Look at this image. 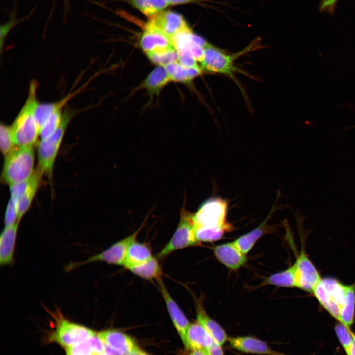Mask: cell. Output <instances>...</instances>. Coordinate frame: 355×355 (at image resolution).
I'll use <instances>...</instances> for the list:
<instances>
[{
    "instance_id": "obj_29",
    "label": "cell",
    "mask_w": 355,
    "mask_h": 355,
    "mask_svg": "<svg viewBox=\"0 0 355 355\" xmlns=\"http://www.w3.org/2000/svg\"><path fill=\"white\" fill-rule=\"evenodd\" d=\"M355 310V286L349 285L346 298L340 311V322L350 329L353 323Z\"/></svg>"
},
{
    "instance_id": "obj_41",
    "label": "cell",
    "mask_w": 355,
    "mask_h": 355,
    "mask_svg": "<svg viewBox=\"0 0 355 355\" xmlns=\"http://www.w3.org/2000/svg\"><path fill=\"white\" fill-rule=\"evenodd\" d=\"M125 355H150L148 354L146 352L142 350V349L139 348L138 347H137L132 352H131L130 353H129L127 354H126Z\"/></svg>"
},
{
    "instance_id": "obj_43",
    "label": "cell",
    "mask_w": 355,
    "mask_h": 355,
    "mask_svg": "<svg viewBox=\"0 0 355 355\" xmlns=\"http://www.w3.org/2000/svg\"><path fill=\"white\" fill-rule=\"evenodd\" d=\"M190 355H208L207 354L202 351L194 350L191 351Z\"/></svg>"
},
{
    "instance_id": "obj_1",
    "label": "cell",
    "mask_w": 355,
    "mask_h": 355,
    "mask_svg": "<svg viewBox=\"0 0 355 355\" xmlns=\"http://www.w3.org/2000/svg\"><path fill=\"white\" fill-rule=\"evenodd\" d=\"M227 209V201L219 197H211L201 204L193 215L199 242L217 241L233 230V226L226 220Z\"/></svg>"
},
{
    "instance_id": "obj_7",
    "label": "cell",
    "mask_w": 355,
    "mask_h": 355,
    "mask_svg": "<svg viewBox=\"0 0 355 355\" xmlns=\"http://www.w3.org/2000/svg\"><path fill=\"white\" fill-rule=\"evenodd\" d=\"M50 314L55 321L56 327L50 340L65 348L87 340L95 333L86 327L71 322L59 309Z\"/></svg>"
},
{
    "instance_id": "obj_20",
    "label": "cell",
    "mask_w": 355,
    "mask_h": 355,
    "mask_svg": "<svg viewBox=\"0 0 355 355\" xmlns=\"http://www.w3.org/2000/svg\"><path fill=\"white\" fill-rule=\"evenodd\" d=\"M213 341L206 329L197 321L190 323L186 333L185 346L191 351L206 352Z\"/></svg>"
},
{
    "instance_id": "obj_15",
    "label": "cell",
    "mask_w": 355,
    "mask_h": 355,
    "mask_svg": "<svg viewBox=\"0 0 355 355\" xmlns=\"http://www.w3.org/2000/svg\"><path fill=\"white\" fill-rule=\"evenodd\" d=\"M231 347L240 352L266 355H287L272 350L266 342L252 336L229 337Z\"/></svg>"
},
{
    "instance_id": "obj_18",
    "label": "cell",
    "mask_w": 355,
    "mask_h": 355,
    "mask_svg": "<svg viewBox=\"0 0 355 355\" xmlns=\"http://www.w3.org/2000/svg\"><path fill=\"white\" fill-rule=\"evenodd\" d=\"M276 202L273 205L267 216L259 226L250 232L240 236L234 241L244 254L246 255L249 252L256 242L262 236L266 234L272 233L276 230V226L267 224L271 215L276 209Z\"/></svg>"
},
{
    "instance_id": "obj_42",
    "label": "cell",
    "mask_w": 355,
    "mask_h": 355,
    "mask_svg": "<svg viewBox=\"0 0 355 355\" xmlns=\"http://www.w3.org/2000/svg\"><path fill=\"white\" fill-rule=\"evenodd\" d=\"M353 337L352 342L348 350L346 352L347 355H355V335L354 333Z\"/></svg>"
},
{
    "instance_id": "obj_39",
    "label": "cell",
    "mask_w": 355,
    "mask_h": 355,
    "mask_svg": "<svg viewBox=\"0 0 355 355\" xmlns=\"http://www.w3.org/2000/svg\"><path fill=\"white\" fill-rule=\"evenodd\" d=\"M205 352L208 355H224L222 346L214 341Z\"/></svg>"
},
{
    "instance_id": "obj_6",
    "label": "cell",
    "mask_w": 355,
    "mask_h": 355,
    "mask_svg": "<svg viewBox=\"0 0 355 355\" xmlns=\"http://www.w3.org/2000/svg\"><path fill=\"white\" fill-rule=\"evenodd\" d=\"M349 285L335 278H321L312 293L319 303L338 321Z\"/></svg>"
},
{
    "instance_id": "obj_2",
    "label": "cell",
    "mask_w": 355,
    "mask_h": 355,
    "mask_svg": "<svg viewBox=\"0 0 355 355\" xmlns=\"http://www.w3.org/2000/svg\"><path fill=\"white\" fill-rule=\"evenodd\" d=\"M38 82L33 80L29 84L27 99L11 126L16 146H33L38 142L40 129L35 113L39 104L37 98Z\"/></svg>"
},
{
    "instance_id": "obj_17",
    "label": "cell",
    "mask_w": 355,
    "mask_h": 355,
    "mask_svg": "<svg viewBox=\"0 0 355 355\" xmlns=\"http://www.w3.org/2000/svg\"><path fill=\"white\" fill-rule=\"evenodd\" d=\"M97 333L102 342L114 350L118 355L127 354L138 347L130 336L118 330L109 329Z\"/></svg>"
},
{
    "instance_id": "obj_12",
    "label": "cell",
    "mask_w": 355,
    "mask_h": 355,
    "mask_svg": "<svg viewBox=\"0 0 355 355\" xmlns=\"http://www.w3.org/2000/svg\"><path fill=\"white\" fill-rule=\"evenodd\" d=\"M171 39L177 52H189L197 62H201L204 48L207 42L195 34L190 27L177 33L171 37Z\"/></svg>"
},
{
    "instance_id": "obj_35",
    "label": "cell",
    "mask_w": 355,
    "mask_h": 355,
    "mask_svg": "<svg viewBox=\"0 0 355 355\" xmlns=\"http://www.w3.org/2000/svg\"><path fill=\"white\" fill-rule=\"evenodd\" d=\"M18 220L17 210L14 202L10 199L6 209L4 224L5 227H10L16 224Z\"/></svg>"
},
{
    "instance_id": "obj_36",
    "label": "cell",
    "mask_w": 355,
    "mask_h": 355,
    "mask_svg": "<svg viewBox=\"0 0 355 355\" xmlns=\"http://www.w3.org/2000/svg\"><path fill=\"white\" fill-rule=\"evenodd\" d=\"M20 20L17 19L15 11H12L9 20L0 27V48L2 49L6 36L11 30L14 28Z\"/></svg>"
},
{
    "instance_id": "obj_40",
    "label": "cell",
    "mask_w": 355,
    "mask_h": 355,
    "mask_svg": "<svg viewBox=\"0 0 355 355\" xmlns=\"http://www.w3.org/2000/svg\"><path fill=\"white\" fill-rule=\"evenodd\" d=\"M201 0H165L169 6L198 3Z\"/></svg>"
},
{
    "instance_id": "obj_14",
    "label": "cell",
    "mask_w": 355,
    "mask_h": 355,
    "mask_svg": "<svg viewBox=\"0 0 355 355\" xmlns=\"http://www.w3.org/2000/svg\"><path fill=\"white\" fill-rule=\"evenodd\" d=\"M148 21L170 38L179 32L189 27L181 15L170 10H163L150 17Z\"/></svg>"
},
{
    "instance_id": "obj_31",
    "label": "cell",
    "mask_w": 355,
    "mask_h": 355,
    "mask_svg": "<svg viewBox=\"0 0 355 355\" xmlns=\"http://www.w3.org/2000/svg\"><path fill=\"white\" fill-rule=\"evenodd\" d=\"M63 113L62 110L56 111L47 120L40 130L41 140L49 137L59 127L62 121Z\"/></svg>"
},
{
    "instance_id": "obj_37",
    "label": "cell",
    "mask_w": 355,
    "mask_h": 355,
    "mask_svg": "<svg viewBox=\"0 0 355 355\" xmlns=\"http://www.w3.org/2000/svg\"><path fill=\"white\" fill-rule=\"evenodd\" d=\"M339 0H320L319 6V11L327 13L332 15L335 13Z\"/></svg>"
},
{
    "instance_id": "obj_16",
    "label": "cell",
    "mask_w": 355,
    "mask_h": 355,
    "mask_svg": "<svg viewBox=\"0 0 355 355\" xmlns=\"http://www.w3.org/2000/svg\"><path fill=\"white\" fill-rule=\"evenodd\" d=\"M213 250L217 260L229 269H238L246 262V255L240 250L234 242L216 246Z\"/></svg>"
},
{
    "instance_id": "obj_19",
    "label": "cell",
    "mask_w": 355,
    "mask_h": 355,
    "mask_svg": "<svg viewBox=\"0 0 355 355\" xmlns=\"http://www.w3.org/2000/svg\"><path fill=\"white\" fill-rule=\"evenodd\" d=\"M195 306L197 321L206 329L214 342L222 346L229 338L224 329L208 315L202 299L196 300Z\"/></svg>"
},
{
    "instance_id": "obj_23",
    "label": "cell",
    "mask_w": 355,
    "mask_h": 355,
    "mask_svg": "<svg viewBox=\"0 0 355 355\" xmlns=\"http://www.w3.org/2000/svg\"><path fill=\"white\" fill-rule=\"evenodd\" d=\"M171 82L189 83L194 78L201 75L203 71L200 66L186 68L178 62L164 67Z\"/></svg>"
},
{
    "instance_id": "obj_21",
    "label": "cell",
    "mask_w": 355,
    "mask_h": 355,
    "mask_svg": "<svg viewBox=\"0 0 355 355\" xmlns=\"http://www.w3.org/2000/svg\"><path fill=\"white\" fill-rule=\"evenodd\" d=\"M20 221L10 227H5L0 237V264L1 266L12 265L14 263V254L16 238Z\"/></svg>"
},
{
    "instance_id": "obj_3",
    "label": "cell",
    "mask_w": 355,
    "mask_h": 355,
    "mask_svg": "<svg viewBox=\"0 0 355 355\" xmlns=\"http://www.w3.org/2000/svg\"><path fill=\"white\" fill-rule=\"evenodd\" d=\"M260 44L257 39L242 50L230 54L207 42L200 62V67L203 72L221 74L234 79V73L237 71L234 65L235 61L241 56L260 48Z\"/></svg>"
},
{
    "instance_id": "obj_30",
    "label": "cell",
    "mask_w": 355,
    "mask_h": 355,
    "mask_svg": "<svg viewBox=\"0 0 355 355\" xmlns=\"http://www.w3.org/2000/svg\"><path fill=\"white\" fill-rule=\"evenodd\" d=\"M0 147L6 157L16 147L14 142L11 126L1 123L0 126Z\"/></svg>"
},
{
    "instance_id": "obj_32",
    "label": "cell",
    "mask_w": 355,
    "mask_h": 355,
    "mask_svg": "<svg viewBox=\"0 0 355 355\" xmlns=\"http://www.w3.org/2000/svg\"><path fill=\"white\" fill-rule=\"evenodd\" d=\"M147 56L152 63L163 67L178 62V55L175 49L161 53L150 54Z\"/></svg>"
},
{
    "instance_id": "obj_33",
    "label": "cell",
    "mask_w": 355,
    "mask_h": 355,
    "mask_svg": "<svg viewBox=\"0 0 355 355\" xmlns=\"http://www.w3.org/2000/svg\"><path fill=\"white\" fill-rule=\"evenodd\" d=\"M335 330L341 344L346 352L352 342L353 333L350 328L340 322L336 325Z\"/></svg>"
},
{
    "instance_id": "obj_28",
    "label": "cell",
    "mask_w": 355,
    "mask_h": 355,
    "mask_svg": "<svg viewBox=\"0 0 355 355\" xmlns=\"http://www.w3.org/2000/svg\"><path fill=\"white\" fill-rule=\"evenodd\" d=\"M129 270L135 275L146 280H158L161 278L162 273L158 259L153 257L146 262L133 267Z\"/></svg>"
},
{
    "instance_id": "obj_38",
    "label": "cell",
    "mask_w": 355,
    "mask_h": 355,
    "mask_svg": "<svg viewBox=\"0 0 355 355\" xmlns=\"http://www.w3.org/2000/svg\"><path fill=\"white\" fill-rule=\"evenodd\" d=\"M88 341L96 355L103 353L104 351V345L98 337V333L95 332L88 339Z\"/></svg>"
},
{
    "instance_id": "obj_11",
    "label": "cell",
    "mask_w": 355,
    "mask_h": 355,
    "mask_svg": "<svg viewBox=\"0 0 355 355\" xmlns=\"http://www.w3.org/2000/svg\"><path fill=\"white\" fill-rule=\"evenodd\" d=\"M294 264L296 268L297 288L312 293L321 278L303 249Z\"/></svg>"
},
{
    "instance_id": "obj_44",
    "label": "cell",
    "mask_w": 355,
    "mask_h": 355,
    "mask_svg": "<svg viewBox=\"0 0 355 355\" xmlns=\"http://www.w3.org/2000/svg\"><path fill=\"white\" fill-rule=\"evenodd\" d=\"M108 355L106 354V353H105L104 352L103 353L100 354H99V355Z\"/></svg>"
},
{
    "instance_id": "obj_5",
    "label": "cell",
    "mask_w": 355,
    "mask_h": 355,
    "mask_svg": "<svg viewBox=\"0 0 355 355\" xmlns=\"http://www.w3.org/2000/svg\"><path fill=\"white\" fill-rule=\"evenodd\" d=\"M78 112L66 107L63 111L62 121L59 127L49 137L41 139L38 142L37 169L42 175H45L49 178L52 177L55 159L67 126Z\"/></svg>"
},
{
    "instance_id": "obj_45",
    "label": "cell",
    "mask_w": 355,
    "mask_h": 355,
    "mask_svg": "<svg viewBox=\"0 0 355 355\" xmlns=\"http://www.w3.org/2000/svg\"><path fill=\"white\" fill-rule=\"evenodd\" d=\"M355 128V125H354V126H353V127H351L348 128V129H350V128Z\"/></svg>"
},
{
    "instance_id": "obj_22",
    "label": "cell",
    "mask_w": 355,
    "mask_h": 355,
    "mask_svg": "<svg viewBox=\"0 0 355 355\" xmlns=\"http://www.w3.org/2000/svg\"><path fill=\"white\" fill-rule=\"evenodd\" d=\"M152 257L151 251L147 245L135 240L128 249L123 266L130 270L146 262Z\"/></svg>"
},
{
    "instance_id": "obj_25",
    "label": "cell",
    "mask_w": 355,
    "mask_h": 355,
    "mask_svg": "<svg viewBox=\"0 0 355 355\" xmlns=\"http://www.w3.org/2000/svg\"><path fill=\"white\" fill-rule=\"evenodd\" d=\"M268 285L281 287H297L295 264H293L285 270L273 274L265 278L259 287Z\"/></svg>"
},
{
    "instance_id": "obj_26",
    "label": "cell",
    "mask_w": 355,
    "mask_h": 355,
    "mask_svg": "<svg viewBox=\"0 0 355 355\" xmlns=\"http://www.w3.org/2000/svg\"><path fill=\"white\" fill-rule=\"evenodd\" d=\"M171 82L164 67L158 66L147 76L141 87L151 95H158L161 90Z\"/></svg>"
},
{
    "instance_id": "obj_24",
    "label": "cell",
    "mask_w": 355,
    "mask_h": 355,
    "mask_svg": "<svg viewBox=\"0 0 355 355\" xmlns=\"http://www.w3.org/2000/svg\"><path fill=\"white\" fill-rule=\"evenodd\" d=\"M43 175L37 169L35 171L32 176V182L27 190L15 202H14L18 212V220L21 218L30 208L37 192Z\"/></svg>"
},
{
    "instance_id": "obj_10",
    "label": "cell",
    "mask_w": 355,
    "mask_h": 355,
    "mask_svg": "<svg viewBox=\"0 0 355 355\" xmlns=\"http://www.w3.org/2000/svg\"><path fill=\"white\" fill-rule=\"evenodd\" d=\"M139 45L146 55L175 49L171 38L149 21L140 36Z\"/></svg>"
},
{
    "instance_id": "obj_27",
    "label": "cell",
    "mask_w": 355,
    "mask_h": 355,
    "mask_svg": "<svg viewBox=\"0 0 355 355\" xmlns=\"http://www.w3.org/2000/svg\"><path fill=\"white\" fill-rule=\"evenodd\" d=\"M132 7L149 18L169 6L165 0H125Z\"/></svg>"
},
{
    "instance_id": "obj_34",
    "label": "cell",
    "mask_w": 355,
    "mask_h": 355,
    "mask_svg": "<svg viewBox=\"0 0 355 355\" xmlns=\"http://www.w3.org/2000/svg\"><path fill=\"white\" fill-rule=\"evenodd\" d=\"M67 355H96L88 340L66 348Z\"/></svg>"
},
{
    "instance_id": "obj_8",
    "label": "cell",
    "mask_w": 355,
    "mask_h": 355,
    "mask_svg": "<svg viewBox=\"0 0 355 355\" xmlns=\"http://www.w3.org/2000/svg\"><path fill=\"white\" fill-rule=\"evenodd\" d=\"M193 215L194 213L187 211L184 204L180 210L178 227L169 241L156 254L157 259L164 258L173 251L199 243L195 235Z\"/></svg>"
},
{
    "instance_id": "obj_4",
    "label": "cell",
    "mask_w": 355,
    "mask_h": 355,
    "mask_svg": "<svg viewBox=\"0 0 355 355\" xmlns=\"http://www.w3.org/2000/svg\"><path fill=\"white\" fill-rule=\"evenodd\" d=\"M5 158L1 181L9 186L28 179L35 171L32 146H16Z\"/></svg>"
},
{
    "instance_id": "obj_13",
    "label": "cell",
    "mask_w": 355,
    "mask_h": 355,
    "mask_svg": "<svg viewBox=\"0 0 355 355\" xmlns=\"http://www.w3.org/2000/svg\"><path fill=\"white\" fill-rule=\"evenodd\" d=\"M157 280L160 291L165 303L170 318L184 343L186 333L190 323L180 308L169 294L162 278H160Z\"/></svg>"
},
{
    "instance_id": "obj_9",
    "label": "cell",
    "mask_w": 355,
    "mask_h": 355,
    "mask_svg": "<svg viewBox=\"0 0 355 355\" xmlns=\"http://www.w3.org/2000/svg\"><path fill=\"white\" fill-rule=\"evenodd\" d=\"M142 226L136 231L125 238L115 243L101 252L79 262L70 264L66 268L71 270L80 266L92 262L101 261L109 264L123 265L128 249L135 240Z\"/></svg>"
}]
</instances>
